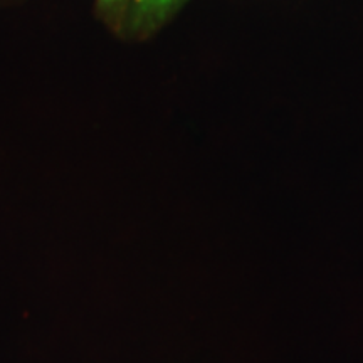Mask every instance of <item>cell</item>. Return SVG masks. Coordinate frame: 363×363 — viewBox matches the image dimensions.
I'll return each mask as SVG.
<instances>
[{"mask_svg": "<svg viewBox=\"0 0 363 363\" xmlns=\"http://www.w3.org/2000/svg\"><path fill=\"white\" fill-rule=\"evenodd\" d=\"M120 2H123V0H99V6L106 9V7L116 6V4H120Z\"/></svg>", "mask_w": 363, "mask_h": 363, "instance_id": "7a4b0ae2", "label": "cell"}, {"mask_svg": "<svg viewBox=\"0 0 363 363\" xmlns=\"http://www.w3.org/2000/svg\"><path fill=\"white\" fill-rule=\"evenodd\" d=\"M184 2L185 0H133L131 29H152Z\"/></svg>", "mask_w": 363, "mask_h": 363, "instance_id": "6da1fadb", "label": "cell"}]
</instances>
